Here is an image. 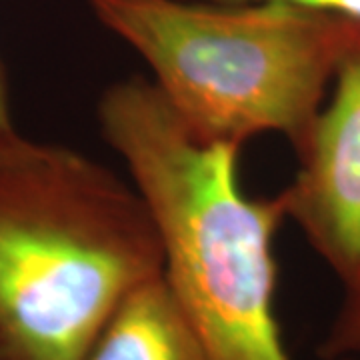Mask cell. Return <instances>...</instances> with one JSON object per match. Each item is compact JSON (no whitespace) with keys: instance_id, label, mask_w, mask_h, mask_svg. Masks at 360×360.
Returning a JSON list of instances; mask_svg holds the SVG:
<instances>
[{"instance_id":"obj_1","label":"cell","mask_w":360,"mask_h":360,"mask_svg":"<svg viewBox=\"0 0 360 360\" xmlns=\"http://www.w3.org/2000/svg\"><path fill=\"white\" fill-rule=\"evenodd\" d=\"M96 118L148 208L162 278L210 360H290L276 316L281 194H246L240 148L193 136L148 78L108 84Z\"/></svg>"},{"instance_id":"obj_2","label":"cell","mask_w":360,"mask_h":360,"mask_svg":"<svg viewBox=\"0 0 360 360\" xmlns=\"http://www.w3.org/2000/svg\"><path fill=\"white\" fill-rule=\"evenodd\" d=\"M160 272L129 176L66 144L0 142V360H86L127 296Z\"/></svg>"},{"instance_id":"obj_3","label":"cell","mask_w":360,"mask_h":360,"mask_svg":"<svg viewBox=\"0 0 360 360\" xmlns=\"http://www.w3.org/2000/svg\"><path fill=\"white\" fill-rule=\"evenodd\" d=\"M129 44L186 130L238 148L278 134L298 150L360 22L292 0H86Z\"/></svg>"},{"instance_id":"obj_4","label":"cell","mask_w":360,"mask_h":360,"mask_svg":"<svg viewBox=\"0 0 360 360\" xmlns=\"http://www.w3.org/2000/svg\"><path fill=\"white\" fill-rule=\"evenodd\" d=\"M295 155V176L278 193L286 222L350 286L360 278V37Z\"/></svg>"},{"instance_id":"obj_5","label":"cell","mask_w":360,"mask_h":360,"mask_svg":"<svg viewBox=\"0 0 360 360\" xmlns=\"http://www.w3.org/2000/svg\"><path fill=\"white\" fill-rule=\"evenodd\" d=\"M86 360H210L162 272L134 288Z\"/></svg>"},{"instance_id":"obj_6","label":"cell","mask_w":360,"mask_h":360,"mask_svg":"<svg viewBox=\"0 0 360 360\" xmlns=\"http://www.w3.org/2000/svg\"><path fill=\"white\" fill-rule=\"evenodd\" d=\"M316 352L322 360H360V278L342 288V300Z\"/></svg>"},{"instance_id":"obj_7","label":"cell","mask_w":360,"mask_h":360,"mask_svg":"<svg viewBox=\"0 0 360 360\" xmlns=\"http://www.w3.org/2000/svg\"><path fill=\"white\" fill-rule=\"evenodd\" d=\"M206 2H246V0H206ZM292 2L340 14V16H347L360 22V0H292Z\"/></svg>"},{"instance_id":"obj_8","label":"cell","mask_w":360,"mask_h":360,"mask_svg":"<svg viewBox=\"0 0 360 360\" xmlns=\"http://www.w3.org/2000/svg\"><path fill=\"white\" fill-rule=\"evenodd\" d=\"M13 134H16V129H14L13 116H11L6 78H4V70H2V65H0V142L11 139Z\"/></svg>"}]
</instances>
